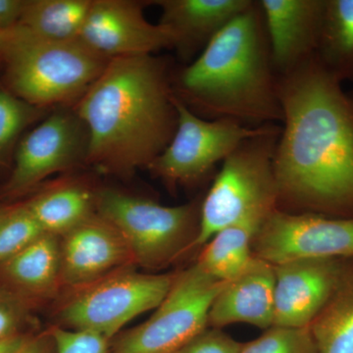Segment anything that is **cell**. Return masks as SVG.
<instances>
[{
  "label": "cell",
  "mask_w": 353,
  "mask_h": 353,
  "mask_svg": "<svg viewBox=\"0 0 353 353\" xmlns=\"http://www.w3.org/2000/svg\"><path fill=\"white\" fill-rule=\"evenodd\" d=\"M309 328L318 353H353V259H345L336 289Z\"/></svg>",
  "instance_id": "cell-20"
},
{
  "label": "cell",
  "mask_w": 353,
  "mask_h": 353,
  "mask_svg": "<svg viewBox=\"0 0 353 353\" xmlns=\"http://www.w3.org/2000/svg\"><path fill=\"white\" fill-rule=\"evenodd\" d=\"M18 353H55L54 341L51 331L32 334Z\"/></svg>",
  "instance_id": "cell-31"
},
{
  "label": "cell",
  "mask_w": 353,
  "mask_h": 353,
  "mask_svg": "<svg viewBox=\"0 0 353 353\" xmlns=\"http://www.w3.org/2000/svg\"><path fill=\"white\" fill-rule=\"evenodd\" d=\"M43 234L24 202L0 208V264Z\"/></svg>",
  "instance_id": "cell-25"
},
{
  "label": "cell",
  "mask_w": 353,
  "mask_h": 353,
  "mask_svg": "<svg viewBox=\"0 0 353 353\" xmlns=\"http://www.w3.org/2000/svg\"><path fill=\"white\" fill-rule=\"evenodd\" d=\"M345 261L299 259L275 265L274 326H310L336 289Z\"/></svg>",
  "instance_id": "cell-13"
},
{
  "label": "cell",
  "mask_w": 353,
  "mask_h": 353,
  "mask_svg": "<svg viewBox=\"0 0 353 353\" xmlns=\"http://www.w3.org/2000/svg\"><path fill=\"white\" fill-rule=\"evenodd\" d=\"M252 250L274 266L299 259H353V218L277 209L255 234Z\"/></svg>",
  "instance_id": "cell-11"
},
{
  "label": "cell",
  "mask_w": 353,
  "mask_h": 353,
  "mask_svg": "<svg viewBox=\"0 0 353 353\" xmlns=\"http://www.w3.org/2000/svg\"><path fill=\"white\" fill-rule=\"evenodd\" d=\"M175 274L123 270L83 288L60 311L66 329L101 334L111 341L125 325L162 303Z\"/></svg>",
  "instance_id": "cell-8"
},
{
  "label": "cell",
  "mask_w": 353,
  "mask_h": 353,
  "mask_svg": "<svg viewBox=\"0 0 353 353\" xmlns=\"http://www.w3.org/2000/svg\"><path fill=\"white\" fill-rule=\"evenodd\" d=\"M277 81L259 0L194 61L172 72L174 94L192 112L250 128L282 123Z\"/></svg>",
  "instance_id": "cell-3"
},
{
  "label": "cell",
  "mask_w": 353,
  "mask_h": 353,
  "mask_svg": "<svg viewBox=\"0 0 353 353\" xmlns=\"http://www.w3.org/2000/svg\"><path fill=\"white\" fill-rule=\"evenodd\" d=\"M241 345L222 329L208 327L180 353H240Z\"/></svg>",
  "instance_id": "cell-29"
},
{
  "label": "cell",
  "mask_w": 353,
  "mask_h": 353,
  "mask_svg": "<svg viewBox=\"0 0 353 353\" xmlns=\"http://www.w3.org/2000/svg\"><path fill=\"white\" fill-rule=\"evenodd\" d=\"M148 2L132 0H92L80 39L109 60L154 55L172 48L169 32L148 22L143 7Z\"/></svg>",
  "instance_id": "cell-12"
},
{
  "label": "cell",
  "mask_w": 353,
  "mask_h": 353,
  "mask_svg": "<svg viewBox=\"0 0 353 353\" xmlns=\"http://www.w3.org/2000/svg\"><path fill=\"white\" fill-rule=\"evenodd\" d=\"M175 106V134L148 168L170 187L204 180L241 143L259 134L264 126L250 128L233 120L204 119L176 97Z\"/></svg>",
  "instance_id": "cell-9"
},
{
  "label": "cell",
  "mask_w": 353,
  "mask_h": 353,
  "mask_svg": "<svg viewBox=\"0 0 353 353\" xmlns=\"http://www.w3.org/2000/svg\"><path fill=\"white\" fill-rule=\"evenodd\" d=\"M259 230L245 224L221 230L204 245L196 264L220 282L234 280L254 261L252 243Z\"/></svg>",
  "instance_id": "cell-23"
},
{
  "label": "cell",
  "mask_w": 353,
  "mask_h": 353,
  "mask_svg": "<svg viewBox=\"0 0 353 353\" xmlns=\"http://www.w3.org/2000/svg\"><path fill=\"white\" fill-rule=\"evenodd\" d=\"M201 202L165 206L117 190L97 192L95 211L112 225L129 248L134 264L146 269L166 266L194 246Z\"/></svg>",
  "instance_id": "cell-6"
},
{
  "label": "cell",
  "mask_w": 353,
  "mask_h": 353,
  "mask_svg": "<svg viewBox=\"0 0 353 353\" xmlns=\"http://www.w3.org/2000/svg\"><path fill=\"white\" fill-rule=\"evenodd\" d=\"M277 77L278 210L353 218V94L316 54Z\"/></svg>",
  "instance_id": "cell-1"
},
{
  "label": "cell",
  "mask_w": 353,
  "mask_h": 353,
  "mask_svg": "<svg viewBox=\"0 0 353 353\" xmlns=\"http://www.w3.org/2000/svg\"><path fill=\"white\" fill-rule=\"evenodd\" d=\"M97 192L75 183L43 190L25 205L44 233L62 236L97 213Z\"/></svg>",
  "instance_id": "cell-19"
},
{
  "label": "cell",
  "mask_w": 353,
  "mask_h": 353,
  "mask_svg": "<svg viewBox=\"0 0 353 353\" xmlns=\"http://www.w3.org/2000/svg\"><path fill=\"white\" fill-rule=\"evenodd\" d=\"M9 32H2L0 31V54H1V51L3 50L4 44H6L7 39H8Z\"/></svg>",
  "instance_id": "cell-33"
},
{
  "label": "cell",
  "mask_w": 353,
  "mask_h": 353,
  "mask_svg": "<svg viewBox=\"0 0 353 353\" xmlns=\"http://www.w3.org/2000/svg\"><path fill=\"white\" fill-rule=\"evenodd\" d=\"M0 281L36 304L52 296L61 284L59 236L44 233L0 264Z\"/></svg>",
  "instance_id": "cell-18"
},
{
  "label": "cell",
  "mask_w": 353,
  "mask_h": 353,
  "mask_svg": "<svg viewBox=\"0 0 353 353\" xmlns=\"http://www.w3.org/2000/svg\"><path fill=\"white\" fill-rule=\"evenodd\" d=\"M27 0H0V31L9 32L17 27Z\"/></svg>",
  "instance_id": "cell-30"
},
{
  "label": "cell",
  "mask_w": 353,
  "mask_h": 353,
  "mask_svg": "<svg viewBox=\"0 0 353 353\" xmlns=\"http://www.w3.org/2000/svg\"><path fill=\"white\" fill-rule=\"evenodd\" d=\"M60 252L61 284L80 289L134 264L117 230L97 213L60 236Z\"/></svg>",
  "instance_id": "cell-14"
},
{
  "label": "cell",
  "mask_w": 353,
  "mask_h": 353,
  "mask_svg": "<svg viewBox=\"0 0 353 353\" xmlns=\"http://www.w3.org/2000/svg\"><path fill=\"white\" fill-rule=\"evenodd\" d=\"M88 132L73 108L53 109L21 139L2 196H22L48 176L87 162Z\"/></svg>",
  "instance_id": "cell-10"
},
{
  "label": "cell",
  "mask_w": 353,
  "mask_h": 353,
  "mask_svg": "<svg viewBox=\"0 0 353 353\" xmlns=\"http://www.w3.org/2000/svg\"><path fill=\"white\" fill-rule=\"evenodd\" d=\"M92 4V0H27L18 27L46 41H75Z\"/></svg>",
  "instance_id": "cell-22"
},
{
  "label": "cell",
  "mask_w": 353,
  "mask_h": 353,
  "mask_svg": "<svg viewBox=\"0 0 353 353\" xmlns=\"http://www.w3.org/2000/svg\"><path fill=\"white\" fill-rule=\"evenodd\" d=\"M316 57L341 83H353V0H325Z\"/></svg>",
  "instance_id": "cell-21"
},
{
  "label": "cell",
  "mask_w": 353,
  "mask_h": 353,
  "mask_svg": "<svg viewBox=\"0 0 353 353\" xmlns=\"http://www.w3.org/2000/svg\"><path fill=\"white\" fill-rule=\"evenodd\" d=\"M240 353H318L310 328L273 326L259 338L241 343Z\"/></svg>",
  "instance_id": "cell-26"
},
{
  "label": "cell",
  "mask_w": 353,
  "mask_h": 353,
  "mask_svg": "<svg viewBox=\"0 0 353 353\" xmlns=\"http://www.w3.org/2000/svg\"><path fill=\"white\" fill-rule=\"evenodd\" d=\"M48 113L0 87V166L10 163L23 132Z\"/></svg>",
  "instance_id": "cell-24"
},
{
  "label": "cell",
  "mask_w": 353,
  "mask_h": 353,
  "mask_svg": "<svg viewBox=\"0 0 353 353\" xmlns=\"http://www.w3.org/2000/svg\"><path fill=\"white\" fill-rule=\"evenodd\" d=\"M224 284L196 264L175 274L150 319L114 336L110 353H180L208 328L211 304Z\"/></svg>",
  "instance_id": "cell-7"
},
{
  "label": "cell",
  "mask_w": 353,
  "mask_h": 353,
  "mask_svg": "<svg viewBox=\"0 0 353 353\" xmlns=\"http://www.w3.org/2000/svg\"><path fill=\"white\" fill-rule=\"evenodd\" d=\"M50 331L55 353H110V341L101 334L58 327Z\"/></svg>",
  "instance_id": "cell-28"
},
{
  "label": "cell",
  "mask_w": 353,
  "mask_h": 353,
  "mask_svg": "<svg viewBox=\"0 0 353 353\" xmlns=\"http://www.w3.org/2000/svg\"><path fill=\"white\" fill-rule=\"evenodd\" d=\"M161 9L158 25L170 34L172 48L190 64L253 0H155Z\"/></svg>",
  "instance_id": "cell-16"
},
{
  "label": "cell",
  "mask_w": 353,
  "mask_h": 353,
  "mask_svg": "<svg viewBox=\"0 0 353 353\" xmlns=\"http://www.w3.org/2000/svg\"><path fill=\"white\" fill-rule=\"evenodd\" d=\"M36 305L0 281V341L32 334L28 328L32 325V311Z\"/></svg>",
  "instance_id": "cell-27"
},
{
  "label": "cell",
  "mask_w": 353,
  "mask_h": 353,
  "mask_svg": "<svg viewBox=\"0 0 353 353\" xmlns=\"http://www.w3.org/2000/svg\"><path fill=\"white\" fill-rule=\"evenodd\" d=\"M0 61L6 88L37 108H73L94 85L110 60L80 39L51 41L20 27L9 32Z\"/></svg>",
  "instance_id": "cell-4"
},
{
  "label": "cell",
  "mask_w": 353,
  "mask_h": 353,
  "mask_svg": "<svg viewBox=\"0 0 353 353\" xmlns=\"http://www.w3.org/2000/svg\"><path fill=\"white\" fill-rule=\"evenodd\" d=\"M277 76L314 57L325 0H259Z\"/></svg>",
  "instance_id": "cell-15"
},
{
  "label": "cell",
  "mask_w": 353,
  "mask_h": 353,
  "mask_svg": "<svg viewBox=\"0 0 353 353\" xmlns=\"http://www.w3.org/2000/svg\"><path fill=\"white\" fill-rule=\"evenodd\" d=\"M275 266L255 257L243 274L225 283L211 304L208 327L222 329L246 323L267 330L274 326Z\"/></svg>",
  "instance_id": "cell-17"
},
{
  "label": "cell",
  "mask_w": 353,
  "mask_h": 353,
  "mask_svg": "<svg viewBox=\"0 0 353 353\" xmlns=\"http://www.w3.org/2000/svg\"><path fill=\"white\" fill-rule=\"evenodd\" d=\"M32 334H20V336H14L0 341V353H18L21 348L24 347L26 343L29 341Z\"/></svg>",
  "instance_id": "cell-32"
},
{
  "label": "cell",
  "mask_w": 353,
  "mask_h": 353,
  "mask_svg": "<svg viewBox=\"0 0 353 353\" xmlns=\"http://www.w3.org/2000/svg\"><path fill=\"white\" fill-rule=\"evenodd\" d=\"M170 64L155 55L115 58L73 108L87 127V162L101 173L132 175L170 143L178 112Z\"/></svg>",
  "instance_id": "cell-2"
},
{
  "label": "cell",
  "mask_w": 353,
  "mask_h": 353,
  "mask_svg": "<svg viewBox=\"0 0 353 353\" xmlns=\"http://www.w3.org/2000/svg\"><path fill=\"white\" fill-rule=\"evenodd\" d=\"M280 124H266L245 139L224 160L201 206L199 230L194 246L234 225L259 228L278 209V187L274 154Z\"/></svg>",
  "instance_id": "cell-5"
}]
</instances>
